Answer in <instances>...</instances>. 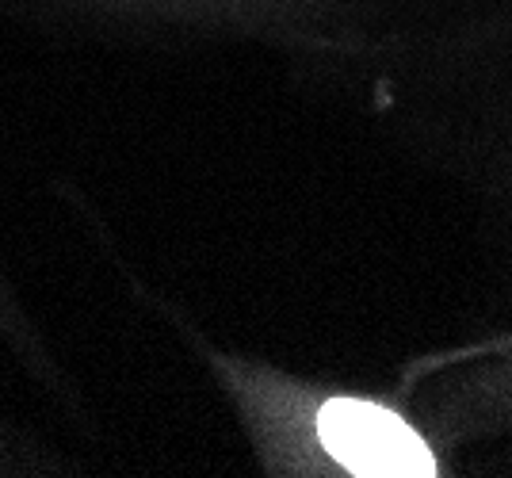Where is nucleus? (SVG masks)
I'll return each mask as SVG.
<instances>
[{
    "instance_id": "obj_1",
    "label": "nucleus",
    "mask_w": 512,
    "mask_h": 478,
    "mask_svg": "<svg viewBox=\"0 0 512 478\" xmlns=\"http://www.w3.org/2000/svg\"><path fill=\"white\" fill-rule=\"evenodd\" d=\"M318 436L325 452L352 475L432 478L436 459L425 440L394 410L360 398H333L318 410Z\"/></svg>"
}]
</instances>
